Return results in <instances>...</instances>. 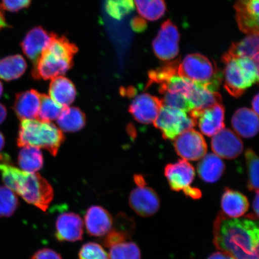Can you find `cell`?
I'll list each match as a JSON object with an SVG mask.
<instances>
[{"instance_id":"6da1fadb","label":"cell","mask_w":259,"mask_h":259,"mask_svg":"<svg viewBox=\"0 0 259 259\" xmlns=\"http://www.w3.org/2000/svg\"><path fill=\"white\" fill-rule=\"evenodd\" d=\"M254 221L229 218L220 212L213 226L215 247L234 259H258V228Z\"/></svg>"},{"instance_id":"7a4b0ae2","label":"cell","mask_w":259,"mask_h":259,"mask_svg":"<svg viewBox=\"0 0 259 259\" xmlns=\"http://www.w3.org/2000/svg\"><path fill=\"white\" fill-rule=\"evenodd\" d=\"M77 51L76 45L67 37L52 33L50 44L33 64L32 77L47 80L64 75L72 69L74 56Z\"/></svg>"},{"instance_id":"3957f363","label":"cell","mask_w":259,"mask_h":259,"mask_svg":"<svg viewBox=\"0 0 259 259\" xmlns=\"http://www.w3.org/2000/svg\"><path fill=\"white\" fill-rule=\"evenodd\" d=\"M64 140L63 132L50 122L23 119L19 125L17 138L19 147L32 146L41 148L56 156Z\"/></svg>"},{"instance_id":"277c9868","label":"cell","mask_w":259,"mask_h":259,"mask_svg":"<svg viewBox=\"0 0 259 259\" xmlns=\"http://www.w3.org/2000/svg\"><path fill=\"white\" fill-rule=\"evenodd\" d=\"M177 61V75L202 84L210 92H218L223 80V73L208 57L192 54L181 61Z\"/></svg>"},{"instance_id":"5b68a950","label":"cell","mask_w":259,"mask_h":259,"mask_svg":"<svg viewBox=\"0 0 259 259\" xmlns=\"http://www.w3.org/2000/svg\"><path fill=\"white\" fill-rule=\"evenodd\" d=\"M225 65V88L230 95L241 96L245 91L258 82V63L249 58H231L223 55Z\"/></svg>"},{"instance_id":"8992f818","label":"cell","mask_w":259,"mask_h":259,"mask_svg":"<svg viewBox=\"0 0 259 259\" xmlns=\"http://www.w3.org/2000/svg\"><path fill=\"white\" fill-rule=\"evenodd\" d=\"M15 193L43 211H46L54 198L53 187L37 173L24 171Z\"/></svg>"},{"instance_id":"52a82bcc","label":"cell","mask_w":259,"mask_h":259,"mask_svg":"<svg viewBox=\"0 0 259 259\" xmlns=\"http://www.w3.org/2000/svg\"><path fill=\"white\" fill-rule=\"evenodd\" d=\"M154 125L160 130L164 139L174 140L184 132L192 129L196 122L187 112L162 105Z\"/></svg>"},{"instance_id":"ba28073f","label":"cell","mask_w":259,"mask_h":259,"mask_svg":"<svg viewBox=\"0 0 259 259\" xmlns=\"http://www.w3.org/2000/svg\"><path fill=\"white\" fill-rule=\"evenodd\" d=\"M134 180L138 187L130 194V206L139 216H153L160 209L159 197L153 189L146 186L144 178L141 175H136Z\"/></svg>"},{"instance_id":"9c48e42d","label":"cell","mask_w":259,"mask_h":259,"mask_svg":"<svg viewBox=\"0 0 259 259\" xmlns=\"http://www.w3.org/2000/svg\"><path fill=\"white\" fill-rule=\"evenodd\" d=\"M180 34L177 26L169 19L161 26L157 36L153 41L155 56L162 61H170L179 54Z\"/></svg>"},{"instance_id":"30bf717a","label":"cell","mask_w":259,"mask_h":259,"mask_svg":"<svg viewBox=\"0 0 259 259\" xmlns=\"http://www.w3.org/2000/svg\"><path fill=\"white\" fill-rule=\"evenodd\" d=\"M174 148L184 160L196 161L206 155L207 145L199 132L190 129L174 139Z\"/></svg>"},{"instance_id":"8fae6325","label":"cell","mask_w":259,"mask_h":259,"mask_svg":"<svg viewBox=\"0 0 259 259\" xmlns=\"http://www.w3.org/2000/svg\"><path fill=\"white\" fill-rule=\"evenodd\" d=\"M189 115L198 124L202 134L213 137L225 128V108L222 104H217L204 109H194Z\"/></svg>"},{"instance_id":"7c38bea8","label":"cell","mask_w":259,"mask_h":259,"mask_svg":"<svg viewBox=\"0 0 259 259\" xmlns=\"http://www.w3.org/2000/svg\"><path fill=\"white\" fill-rule=\"evenodd\" d=\"M259 0H236L234 8L239 30L248 35L258 34Z\"/></svg>"},{"instance_id":"4fadbf2b","label":"cell","mask_w":259,"mask_h":259,"mask_svg":"<svg viewBox=\"0 0 259 259\" xmlns=\"http://www.w3.org/2000/svg\"><path fill=\"white\" fill-rule=\"evenodd\" d=\"M161 106V99L149 94H141L133 100L128 111L136 120L149 124L157 118Z\"/></svg>"},{"instance_id":"5bb4252c","label":"cell","mask_w":259,"mask_h":259,"mask_svg":"<svg viewBox=\"0 0 259 259\" xmlns=\"http://www.w3.org/2000/svg\"><path fill=\"white\" fill-rule=\"evenodd\" d=\"M211 147L217 155L226 159L238 157L244 149L240 138L231 130L225 128L213 136Z\"/></svg>"},{"instance_id":"9a60e30c","label":"cell","mask_w":259,"mask_h":259,"mask_svg":"<svg viewBox=\"0 0 259 259\" xmlns=\"http://www.w3.org/2000/svg\"><path fill=\"white\" fill-rule=\"evenodd\" d=\"M83 222L79 215L64 212L58 217L56 223V236L61 242H76L82 239Z\"/></svg>"},{"instance_id":"2e32d148","label":"cell","mask_w":259,"mask_h":259,"mask_svg":"<svg viewBox=\"0 0 259 259\" xmlns=\"http://www.w3.org/2000/svg\"><path fill=\"white\" fill-rule=\"evenodd\" d=\"M164 174L170 189L175 192H180L190 186L195 177V170L192 164L183 159L167 164Z\"/></svg>"},{"instance_id":"e0dca14e","label":"cell","mask_w":259,"mask_h":259,"mask_svg":"<svg viewBox=\"0 0 259 259\" xmlns=\"http://www.w3.org/2000/svg\"><path fill=\"white\" fill-rule=\"evenodd\" d=\"M52 33L41 27H35L29 31L22 41L21 46L26 57L33 64L40 57L43 51L50 44Z\"/></svg>"},{"instance_id":"ac0fdd59","label":"cell","mask_w":259,"mask_h":259,"mask_svg":"<svg viewBox=\"0 0 259 259\" xmlns=\"http://www.w3.org/2000/svg\"><path fill=\"white\" fill-rule=\"evenodd\" d=\"M85 223L88 234L96 237L105 236L112 228L113 219L111 213L102 206H93L87 210Z\"/></svg>"},{"instance_id":"d6986e66","label":"cell","mask_w":259,"mask_h":259,"mask_svg":"<svg viewBox=\"0 0 259 259\" xmlns=\"http://www.w3.org/2000/svg\"><path fill=\"white\" fill-rule=\"evenodd\" d=\"M41 94L35 90L19 93L16 95L13 109L17 117L23 119H37Z\"/></svg>"},{"instance_id":"ffe728a7","label":"cell","mask_w":259,"mask_h":259,"mask_svg":"<svg viewBox=\"0 0 259 259\" xmlns=\"http://www.w3.org/2000/svg\"><path fill=\"white\" fill-rule=\"evenodd\" d=\"M222 212L229 218L238 219L249 208L247 197L240 192L226 188L221 200Z\"/></svg>"},{"instance_id":"44dd1931","label":"cell","mask_w":259,"mask_h":259,"mask_svg":"<svg viewBox=\"0 0 259 259\" xmlns=\"http://www.w3.org/2000/svg\"><path fill=\"white\" fill-rule=\"evenodd\" d=\"M232 125L235 131L243 138L254 137L258 131V115L248 108L239 109L232 116Z\"/></svg>"},{"instance_id":"7402d4cb","label":"cell","mask_w":259,"mask_h":259,"mask_svg":"<svg viewBox=\"0 0 259 259\" xmlns=\"http://www.w3.org/2000/svg\"><path fill=\"white\" fill-rule=\"evenodd\" d=\"M49 93L51 98L62 107L72 104L76 97L75 86L72 81L63 76L52 79Z\"/></svg>"},{"instance_id":"603a6c76","label":"cell","mask_w":259,"mask_h":259,"mask_svg":"<svg viewBox=\"0 0 259 259\" xmlns=\"http://www.w3.org/2000/svg\"><path fill=\"white\" fill-rule=\"evenodd\" d=\"M197 165V172L204 182L213 183L220 180L224 174V162L218 155L213 154L205 155Z\"/></svg>"},{"instance_id":"cb8c5ba5","label":"cell","mask_w":259,"mask_h":259,"mask_svg":"<svg viewBox=\"0 0 259 259\" xmlns=\"http://www.w3.org/2000/svg\"><path fill=\"white\" fill-rule=\"evenodd\" d=\"M258 34H250L232 44L225 55L231 58H249L258 63Z\"/></svg>"},{"instance_id":"d4e9b609","label":"cell","mask_w":259,"mask_h":259,"mask_svg":"<svg viewBox=\"0 0 259 259\" xmlns=\"http://www.w3.org/2000/svg\"><path fill=\"white\" fill-rule=\"evenodd\" d=\"M57 124L65 132H78L85 127L86 116L78 108L64 107L57 118Z\"/></svg>"},{"instance_id":"484cf974","label":"cell","mask_w":259,"mask_h":259,"mask_svg":"<svg viewBox=\"0 0 259 259\" xmlns=\"http://www.w3.org/2000/svg\"><path fill=\"white\" fill-rule=\"evenodd\" d=\"M27 64L21 55H12L0 60V79L14 80L21 77L27 70Z\"/></svg>"},{"instance_id":"4316f807","label":"cell","mask_w":259,"mask_h":259,"mask_svg":"<svg viewBox=\"0 0 259 259\" xmlns=\"http://www.w3.org/2000/svg\"><path fill=\"white\" fill-rule=\"evenodd\" d=\"M18 163L26 172L35 173L44 166L43 154L40 148L25 146L18 154Z\"/></svg>"},{"instance_id":"83f0119b","label":"cell","mask_w":259,"mask_h":259,"mask_svg":"<svg viewBox=\"0 0 259 259\" xmlns=\"http://www.w3.org/2000/svg\"><path fill=\"white\" fill-rule=\"evenodd\" d=\"M138 12L142 18L150 21H157L166 11L164 0H134Z\"/></svg>"},{"instance_id":"f1b7e54d","label":"cell","mask_w":259,"mask_h":259,"mask_svg":"<svg viewBox=\"0 0 259 259\" xmlns=\"http://www.w3.org/2000/svg\"><path fill=\"white\" fill-rule=\"evenodd\" d=\"M110 259H141L140 249L135 242L125 241L110 247Z\"/></svg>"},{"instance_id":"f546056e","label":"cell","mask_w":259,"mask_h":259,"mask_svg":"<svg viewBox=\"0 0 259 259\" xmlns=\"http://www.w3.org/2000/svg\"><path fill=\"white\" fill-rule=\"evenodd\" d=\"M63 108L64 107L55 102L50 96L41 94L40 106L37 119L45 122L56 120L60 115Z\"/></svg>"},{"instance_id":"4dcf8cb0","label":"cell","mask_w":259,"mask_h":259,"mask_svg":"<svg viewBox=\"0 0 259 259\" xmlns=\"http://www.w3.org/2000/svg\"><path fill=\"white\" fill-rule=\"evenodd\" d=\"M107 14L116 20H120L134 11V0H105Z\"/></svg>"},{"instance_id":"1f68e13d","label":"cell","mask_w":259,"mask_h":259,"mask_svg":"<svg viewBox=\"0 0 259 259\" xmlns=\"http://www.w3.org/2000/svg\"><path fill=\"white\" fill-rule=\"evenodd\" d=\"M19 206L17 196L7 187H0V218L14 214Z\"/></svg>"},{"instance_id":"d6a6232c","label":"cell","mask_w":259,"mask_h":259,"mask_svg":"<svg viewBox=\"0 0 259 259\" xmlns=\"http://www.w3.org/2000/svg\"><path fill=\"white\" fill-rule=\"evenodd\" d=\"M163 98L161 99L162 105L190 112L194 108L193 103L185 96L180 93L165 92L162 94Z\"/></svg>"},{"instance_id":"836d02e7","label":"cell","mask_w":259,"mask_h":259,"mask_svg":"<svg viewBox=\"0 0 259 259\" xmlns=\"http://www.w3.org/2000/svg\"><path fill=\"white\" fill-rule=\"evenodd\" d=\"M245 156L248 169V189L257 192L258 189V158L251 149L246 151Z\"/></svg>"},{"instance_id":"e575fe53","label":"cell","mask_w":259,"mask_h":259,"mask_svg":"<svg viewBox=\"0 0 259 259\" xmlns=\"http://www.w3.org/2000/svg\"><path fill=\"white\" fill-rule=\"evenodd\" d=\"M101 245L96 242H88L84 244L79 252V259H109Z\"/></svg>"},{"instance_id":"d590c367","label":"cell","mask_w":259,"mask_h":259,"mask_svg":"<svg viewBox=\"0 0 259 259\" xmlns=\"http://www.w3.org/2000/svg\"><path fill=\"white\" fill-rule=\"evenodd\" d=\"M31 0H2V8L11 12H17L27 9L31 5Z\"/></svg>"},{"instance_id":"8d00e7d4","label":"cell","mask_w":259,"mask_h":259,"mask_svg":"<svg viewBox=\"0 0 259 259\" xmlns=\"http://www.w3.org/2000/svg\"><path fill=\"white\" fill-rule=\"evenodd\" d=\"M31 259H63L61 255L51 249L44 248L35 252Z\"/></svg>"},{"instance_id":"74e56055","label":"cell","mask_w":259,"mask_h":259,"mask_svg":"<svg viewBox=\"0 0 259 259\" xmlns=\"http://www.w3.org/2000/svg\"><path fill=\"white\" fill-rule=\"evenodd\" d=\"M133 30L137 32L144 31L147 28V22L143 18L135 17L131 22Z\"/></svg>"},{"instance_id":"f35d334b","label":"cell","mask_w":259,"mask_h":259,"mask_svg":"<svg viewBox=\"0 0 259 259\" xmlns=\"http://www.w3.org/2000/svg\"><path fill=\"white\" fill-rule=\"evenodd\" d=\"M183 191L184 194H185L187 197H190L191 198L193 199H200L202 196L201 191L195 187L190 186Z\"/></svg>"},{"instance_id":"ab89813d","label":"cell","mask_w":259,"mask_h":259,"mask_svg":"<svg viewBox=\"0 0 259 259\" xmlns=\"http://www.w3.org/2000/svg\"><path fill=\"white\" fill-rule=\"evenodd\" d=\"M208 259H234L231 255L224 252H213Z\"/></svg>"},{"instance_id":"60d3db41","label":"cell","mask_w":259,"mask_h":259,"mask_svg":"<svg viewBox=\"0 0 259 259\" xmlns=\"http://www.w3.org/2000/svg\"><path fill=\"white\" fill-rule=\"evenodd\" d=\"M258 191H257L256 194L252 203V208H253L254 215L258 218Z\"/></svg>"},{"instance_id":"b9f144b4","label":"cell","mask_w":259,"mask_h":259,"mask_svg":"<svg viewBox=\"0 0 259 259\" xmlns=\"http://www.w3.org/2000/svg\"><path fill=\"white\" fill-rule=\"evenodd\" d=\"M7 116V109L6 107L0 103V125L5 121Z\"/></svg>"},{"instance_id":"7bdbcfd3","label":"cell","mask_w":259,"mask_h":259,"mask_svg":"<svg viewBox=\"0 0 259 259\" xmlns=\"http://www.w3.org/2000/svg\"><path fill=\"white\" fill-rule=\"evenodd\" d=\"M8 27H9V26L7 23V22H6V18L2 10V8L0 7V30H1L2 29Z\"/></svg>"},{"instance_id":"ee69618b","label":"cell","mask_w":259,"mask_h":259,"mask_svg":"<svg viewBox=\"0 0 259 259\" xmlns=\"http://www.w3.org/2000/svg\"><path fill=\"white\" fill-rule=\"evenodd\" d=\"M258 94H257V95L254 97L252 102V109H253V111L256 113L257 115L258 114Z\"/></svg>"},{"instance_id":"f6af8a7d","label":"cell","mask_w":259,"mask_h":259,"mask_svg":"<svg viewBox=\"0 0 259 259\" xmlns=\"http://www.w3.org/2000/svg\"><path fill=\"white\" fill-rule=\"evenodd\" d=\"M5 145V138L4 136L0 132V153L3 150Z\"/></svg>"},{"instance_id":"bcb514c9","label":"cell","mask_w":259,"mask_h":259,"mask_svg":"<svg viewBox=\"0 0 259 259\" xmlns=\"http://www.w3.org/2000/svg\"><path fill=\"white\" fill-rule=\"evenodd\" d=\"M3 93V84L1 82V81H0V97H2Z\"/></svg>"}]
</instances>
